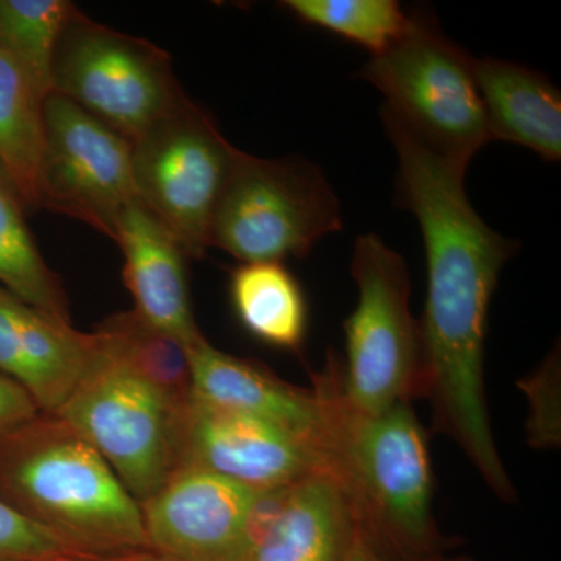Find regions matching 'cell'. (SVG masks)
Masks as SVG:
<instances>
[{
  "label": "cell",
  "instance_id": "6da1fadb",
  "mask_svg": "<svg viewBox=\"0 0 561 561\" xmlns=\"http://www.w3.org/2000/svg\"><path fill=\"white\" fill-rule=\"evenodd\" d=\"M381 116L398 157V203L415 216L426 249L421 397L431 401L435 430L460 446L497 496L513 501L486 411L483 360L491 298L518 243L472 208L465 190L468 162L430 149L389 110Z\"/></svg>",
  "mask_w": 561,
  "mask_h": 561
},
{
  "label": "cell",
  "instance_id": "7a4b0ae2",
  "mask_svg": "<svg viewBox=\"0 0 561 561\" xmlns=\"http://www.w3.org/2000/svg\"><path fill=\"white\" fill-rule=\"evenodd\" d=\"M316 381L327 412L323 474L346 494L357 524L379 549L401 559L440 552L426 432L411 402L378 413L357 411L343 394L335 356Z\"/></svg>",
  "mask_w": 561,
  "mask_h": 561
},
{
  "label": "cell",
  "instance_id": "3957f363",
  "mask_svg": "<svg viewBox=\"0 0 561 561\" xmlns=\"http://www.w3.org/2000/svg\"><path fill=\"white\" fill-rule=\"evenodd\" d=\"M0 500L77 557L150 551L138 501L60 416L41 413L0 440Z\"/></svg>",
  "mask_w": 561,
  "mask_h": 561
},
{
  "label": "cell",
  "instance_id": "277c9868",
  "mask_svg": "<svg viewBox=\"0 0 561 561\" xmlns=\"http://www.w3.org/2000/svg\"><path fill=\"white\" fill-rule=\"evenodd\" d=\"M386 106L430 149L468 162L491 133L474 77V58L431 18L409 14L404 33L360 70Z\"/></svg>",
  "mask_w": 561,
  "mask_h": 561
},
{
  "label": "cell",
  "instance_id": "5b68a950",
  "mask_svg": "<svg viewBox=\"0 0 561 561\" xmlns=\"http://www.w3.org/2000/svg\"><path fill=\"white\" fill-rule=\"evenodd\" d=\"M342 227L341 202L319 165L239 151L214 216L210 247L242 264L283 262L305 257Z\"/></svg>",
  "mask_w": 561,
  "mask_h": 561
},
{
  "label": "cell",
  "instance_id": "8992f818",
  "mask_svg": "<svg viewBox=\"0 0 561 561\" xmlns=\"http://www.w3.org/2000/svg\"><path fill=\"white\" fill-rule=\"evenodd\" d=\"M351 275L359 300L343 324V394L365 413L411 402L423 390L420 321L411 312V275L400 253L379 236L354 243Z\"/></svg>",
  "mask_w": 561,
  "mask_h": 561
},
{
  "label": "cell",
  "instance_id": "52a82bcc",
  "mask_svg": "<svg viewBox=\"0 0 561 561\" xmlns=\"http://www.w3.org/2000/svg\"><path fill=\"white\" fill-rule=\"evenodd\" d=\"M184 409L111 356L101 339L98 360L55 415L98 449L140 505L181 467Z\"/></svg>",
  "mask_w": 561,
  "mask_h": 561
},
{
  "label": "cell",
  "instance_id": "ba28073f",
  "mask_svg": "<svg viewBox=\"0 0 561 561\" xmlns=\"http://www.w3.org/2000/svg\"><path fill=\"white\" fill-rule=\"evenodd\" d=\"M131 147L136 197L175 236L187 257H202L241 150L186 94Z\"/></svg>",
  "mask_w": 561,
  "mask_h": 561
},
{
  "label": "cell",
  "instance_id": "9c48e42d",
  "mask_svg": "<svg viewBox=\"0 0 561 561\" xmlns=\"http://www.w3.org/2000/svg\"><path fill=\"white\" fill-rule=\"evenodd\" d=\"M51 91L130 144L186 94L168 51L80 10L66 22L55 47Z\"/></svg>",
  "mask_w": 561,
  "mask_h": 561
},
{
  "label": "cell",
  "instance_id": "30bf717a",
  "mask_svg": "<svg viewBox=\"0 0 561 561\" xmlns=\"http://www.w3.org/2000/svg\"><path fill=\"white\" fill-rule=\"evenodd\" d=\"M135 201L131 144L49 92L43 101L39 209L73 217L114 239L122 210Z\"/></svg>",
  "mask_w": 561,
  "mask_h": 561
},
{
  "label": "cell",
  "instance_id": "8fae6325",
  "mask_svg": "<svg viewBox=\"0 0 561 561\" xmlns=\"http://www.w3.org/2000/svg\"><path fill=\"white\" fill-rule=\"evenodd\" d=\"M181 467L201 468L253 490L323 474L316 453L290 432L194 394L181 420Z\"/></svg>",
  "mask_w": 561,
  "mask_h": 561
},
{
  "label": "cell",
  "instance_id": "7c38bea8",
  "mask_svg": "<svg viewBox=\"0 0 561 561\" xmlns=\"http://www.w3.org/2000/svg\"><path fill=\"white\" fill-rule=\"evenodd\" d=\"M256 490L181 467L140 504L150 551L180 561H250L243 538Z\"/></svg>",
  "mask_w": 561,
  "mask_h": 561
},
{
  "label": "cell",
  "instance_id": "4fadbf2b",
  "mask_svg": "<svg viewBox=\"0 0 561 561\" xmlns=\"http://www.w3.org/2000/svg\"><path fill=\"white\" fill-rule=\"evenodd\" d=\"M99 354L98 332L58 323L0 289V373L20 383L41 412L60 411Z\"/></svg>",
  "mask_w": 561,
  "mask_h": 561
},
{
  "label": "cell",
  "instance_id": "5bb4252c",
  "mask_svg": "<svg viewBox=\"0 0 561 561\" xmlns=\"http://www.w3.org/2000/svg\"><path fill=\"white\" fill-rule=\"evenodd\" d=\"M187 356L197 400L276 424L305 442L320 461L327 412L319 390L280 381L253 362L214 348L205 337L187 348Z\"/></svg>",
  "mask_w": 561,
  "mask_h": 561
},
{
  "label": "cell",
  "instance_id": "9a60e30c",
  "mask_svg": "<svg viewBox=\"0 0 561 561\" xmlns=\"http://www.w3.org/2000/svg\"><path fill=\"white\" fill-rule=\"evenodd\" d=\"M113 241L124 253L125 286L140 319L186 350L201 341L187 286V256L175 236L135 201L122 210Z\"/></svg>",
  "mask_w": 561,
  "mask_h": 561
},
{
  "label": "cell",
  "instance_id": "2e32d148",
  "mask_svg": "<svg viewBox=\"0 0 561 561\" xmlns=\"http://www.w3.org/2000/svg\"><path fill=\"white\" fill-rule=\"evenodd\" d=\"M491 139L526 147L542 160L561 157V95L548 77L518 62L474 58Z\"/></svg>",
  "mask_w": 561,
  "mask_h": 561
},
{
  "label": "cell",
  "instance_id": "e0dca14e",
  "mask_svg": "<svg viewBox=\"0 0 561 561\" xmlns=\"http://www.w3.org/2000/svg\"><path fill=\"white\" fill-rule=\"evenodd\" d=\"M357 527L346 494L330 476L290 486L284 511L250 561H343Z\"/></svg>",
  "mask_w": 561,
  "mask_h": 561
},
{
  "label": "cell",
  "instance_id": "ac0fdd59",
  "mask_svg": "<svg viewBox=\"0 0 561 561\" xmlns=\"http://www.w3.org/2000/svg\"><path fill=\"white\" fill-rule=\"evenodd\" d=\"M232 309L257 341L297 351L308 331V302L283 262H249L231 273Z\"/></svg>",
  "mask_w": 561,
  "mask_h": 561
},
{
  "label": "cell",
  "instance_id": "d6986e66",
  "mask_svg": "<svg viewBox=\"0 0 561 561\" xmlns=\"http://www.w3.org/2000/svg\"><path fill=\"white\" fill-rule=\"evenodd\" d=\"M43 101L24 70L0 51V172L25 210L39 209Z\"/></svg>",
  "mask_w": 561,
  "mask_h": 561
},
{
  "label": "cell",
  "instance_id": "ffe728a7",
  "mask_svg": "<svg viewBox=\"0 0 561 561\" xmlns=\"http://www.w3.org/2000/svg\"><path fill=\"white\" fill-rule=\"evenodd\" d=\"M24 213L20 198L0 172V289L43 316L70 324L61 280L41 256Z\"/></svg>",
  "mask_w": 561,
  "mask_h": 561
},
{
  "label": "cell",
  "instance_id": "44dd1931",
  "mask_svg": "<svg viewBox=\"0 0 561 561\" xmlns=\"http://www.w3.org/2000/svg\"><path fill=\"white\" fill-rule=\"evenodd\" d=\"M103 348L184 409L192 398L190 356L183 343L146 323L135 311L117 313L99 330Z\"/></svg>",
  "mask_w": 561,
  "mask_h": 561
},
{
  "label": "cell",
  "instance_id": "7402d4cb",
  "mask_svg": "<svg viewBox=\"0 0 561 561\" xmlns=\"http://www.w3.org/2000/svg\"><path fill=\"white\" fill-rule=\"evenodd\" d=\"M77 10L66 0H0V51L24 70L43 99L51 92L58 38Z\"/></svg>",
  "mask_w": 561,
  "mask_h": 561
},
{
  "label": "cell",
  "instance_id": "603a6c76",
  "mask_svg": "<svg viewBox=\"0 0 561 561\" xmlns=\"http://www.w3.org/2000/svg\"><path fill=\"white\" fill-rule=\"evenodd\" d=\"M283 9L305 24L365 47L371 57L390 47L409 24L397 0H286Z\"/></svg>",
  "mask_w": 561,
  "mask_h": 561
},
{
  "label": "cell",
  "instance_id": "cb8c5ba5",
  "mask_svg": "<svg viewBox=\"0 0 561 561\" xmlns=\"http://www.w3.org/2000/svg\"><path fill=\"white\" fill-rule=\"evenodd\" d=\"M79 559L68 546L39 524L0 500V561Z\"/></svg>",
  "mask_w": 561,
  "mask_h": 561
},
{
  "label": "cell",
  "instance_id": "d4e9b609",
  "mask_svg": "<svg viewBox=\"0 0 561 561\" xmlns=\"http://www.w3.org/2000/svg\"><path fill=\"white\" fill-rule=\"evenodd\" d=\"M290 486L256 490L254 493L249 511H247L245 523H243V538H245L250 560L254 551L268 537L275 524L278 523L287 496H289Z\"/></svg>",
  "mask_w": 561,
  "mask_h": 561
},
{
  "label": "cell",
  "instance_id": "484cf974",
  "mask_svg": "<svg viewBox=\"0 0 561 561\" xmlns=\"http://www.w3.org/2000/svg\"><path fill=\"white\" fill-rule=\"evenodd\" d=\"M41 413L31 394L0 373V440Z\"/></svg>",
  "mask_w": 561,
  "mask_h": 561
},
{
  "label": "cell",
  "instance_id": "4316f807",
  "mask_svg": "<svg viewBox=\"0 0 561 561\" xmlns=\"http://www.w3.org/2000/svg\"><path fill=\"white\" fill-rule=\"evenodd\" d=\"M343 561H472L470 557L443 556L442 552L432 553V556L420 557V559H401L391 560L382 556L381 549L371 541V538L365 534L364 529L357 524L354 530L353 540L350 542L348 551L345 553Z\"/></svg>",
  "mask_w": 561,
  "mask_h": 561
},
{
  "label": "cell",
  "instance_id": "83f0119b",
  "mask_svg": "<svg viewBox=\"0 0 561 561\" xmlns=\"http://www.w3.org/2000/svg\"><path fill=\"white\" fill-rule=\"evenodd\" d=\"M70 561H180L172 559V557L162 556L154 551H136L128 553H119V556L106 557H80V559H72Z\"/></svg>",
  "mask_w": 561,
  "mask_h": 561
},
{
  "label": "cell",
  "instance_id": "f1b7e54d",
  "mask_svg": "<svg viewBox=\"0 0 561 561\" xmlns=\"http://www.w3.org/2000/svg\"><path fill=\"white\" fill-rule=\"evenodd\" d=\"M70 560H72V559H66V560H58V561H70Z\"/></svg>",
  "mask_w": 561,
  "mask_h": 561
}]
</instances>
